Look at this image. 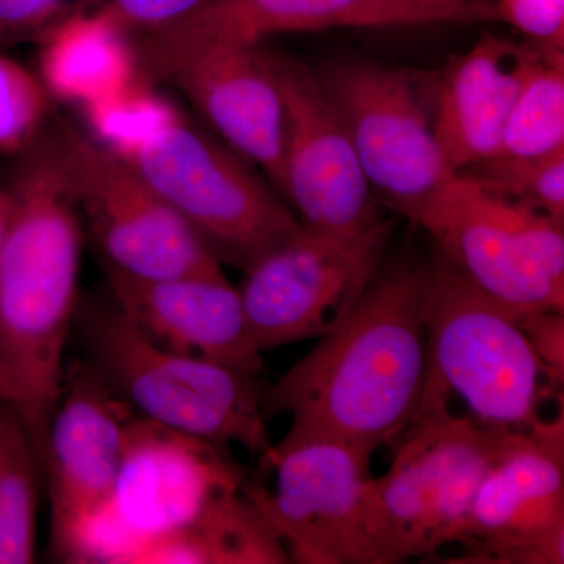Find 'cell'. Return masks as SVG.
Listing matches in <instances>:
<instances>
[{
	"label": "cell",
	"mask_w": 564,
	"mask_h": 564,
	"mask_svg": "<svg viewBox=\"0 0 564 564\" xmlns=\"http://www.w3.org/2000/svg\"><path fill=\"white\" fill-rule=\"evenodd\" d=\"M432 263L380 267L333 333L262 391L265 417L291 415L274 447L333 441L377 452L421 410L426 377L425 306Z\"/></svg>",
	"instance_id": "1"
},
{
	"label": "cell",
	"mask_w": 564,
	"mask_h": 564,
	"mask_svg": "<svg viewBox=\"0 0 564 564\" xmlns=\"http://www.w3.org/2000/svg\"><path fill=\"white\" fill-rule=\"evenodd\" d=\"M18 154L7 187L13 215L0 247V366L41 458L79 306L84 226L52 129Z\"/></svg>",
	"instance_id": "2"
},
{
	"label": "cell",
	"mask_w": 564,
	"mask_h": 564,
	"mask_svg": "<svg viewBox=\"0 0 564 564\" xmlns=\"http://www.w3.org/2000/svg\"><path fill=\"white\" fill-rule=\"evenodd\" d=\"M87 359L133 413L220 447L269 451L256 375L165 350L132 325L117 304L80 303L74 317Z\"/></svg>",
	"instance_id": "3"
},
{
	"label": "cell",
	"mask_w": 564,
	"mask_h": 564,
	"mask_svg": "<svg viewBox=\"0 0 564 564\" xmlns=\"http://www.w3.org/2000/svg\"><path fill=\"white\" fill-rule=\"evenodd\" d=\"M507 432L459 417L443 397L422 400L397 437L388 473L364 486V522L383 564L426 558L458 543Z\"/></svg>",
	"instance_id": "4"
},
{
	"label": "cell",
	"mask_w": 564,
	"mask_h": 564,
	"mask_svg": "<svg viewBox=\"0 0 564 564\" xmlns=\"http://www.w3.org/2000/svg\"><path fill=\"white\" fill-rule=\"evenodd\" d=\"M429 377L423 397H459L473 421L530 429L558 393L513 314L464 281L440 258L426 292Z\"/></svg>",
	"instance_id": "5"
},
{
	"label": "cell",
	"mask_w": 564,
	"mask_h": 564,
	"mask_svg": "<svg viewBox=\"0 0 564 564\" xmlns=\"http://www.w3.org/2000/svg\"><path fill=\"white\" fill-rule=\"evenodd\" d=\"M315 74L375 198L414 223L454 176L436 133L440 73L351 58Z\"/></svg>",
	"instance_id": "6"
},
{
	"label": "cell",
	"mask_w": 564,
	"mask_h": 564,
	"mask_svg": "<svg viewBox=\"0 0 564 564\" xmlns=\"http://www.w3.org/2000/svg\"><path fill=\"white\" fill-rule=\"evenodd\" d=\"M126 161L223 265L248 272L302 229L250 162L184 115Z\"/></svg>",
	"instance_id": "7"
},
{
	"label": "cell",
	"mask_w": 564,
	"mask_h": 564,
	"mask_svg": "<svg viewBox=\"0 0 564 564\" xmlns=\"http://www.w3.org/2000/svg\"><path fill=\"white\" fill-rule=\"evenodd\" d=\"M82 226L102 267L137 278L217 274L223 263L135 169L61 120L52 129Z\"/></svg>",
	"instance_id": "8"
},
{
	"label": "cell",
	"mask_w": 564,
	"mask_h": 564,
	"mask_svg": "<svg viewBox=\"0 0 564 564\" xmlns=\"http://www.w3.org/2000/svg\"><path fill=\"white\" fill-rule=\"evenodd\" d=\"M395 221L337 237L300 229L254 263L239 289L259 351L328 336L361 300L383 265Z\"/></svg>",
	"instance_id": "9"
},
{
	"label": "cell",
	"mask_w": 564,
	"mask_h": 564,
	"mask_svg": "<svg viewBox=\"0 0 564 564\" xmlns=\"http://www.w3.org/2000/svg\"><path fill=\"white\" fill-rule=\"evenodd\" d=\"M226 447L133 414L113 500L88 540L87 563H129L141 545L188 524L212 500L242 488Z\"/></svg>",
	"instance_id": "10"
},
{
	"label": "cell",
	"mask_w": 564,
	"mask_h": 564,
	"mask_svg": "<svg viewBox=\"0 0 564 564\" xmlns=\"http://www.w3.org/2000/svg\"><path fill=\"white\" fill-rule=\"evenodd\" d=\"M499 21L496 0H206L177 24L133 40L141 80L166 84L182 62L220 43L276 33Z\"/></svg>",
	"instance_id": "11"
},
{
	"label": "cell",
	"mask_w": 564,
	"mask_h": 564,
	"mask_svg": "<svg viewBox=\"0 0 564 564\" xmlns=\"http://www.w3.org/2000/svg\"><path fill=\"white\" fill-rule=\"evenodd\" d=\"M452 563H564V415L508 430L478 485Z\"/></svg>",
	"instance_id": "12"
},
{
	"label": "cell",
	"mask_w": 564,
	"mask_h": 564,
	"mask_svg": "<svg viewBox=\"0 0 564 564\" xmlns=\"http://www.w3.org/2000/svg\"><path fill=\"white\" fill-rule=\"evenodd\" d=\"M133 414L87 362L69 367L41 452L58 562L85 563L93 529L117 491Z\"/></svg>",
	"instance_id": "13"
},
{
	"label": "cell",
	"mask_w": 564,
	"mask_h": 564,
	"mask_svg": "<svg viewBox=\"0 0 564 564\" xmlns=\"http://www.w3.org/2000/svg\"><path fill=\"white\" fill-rule=\"evenodd\" d=\"M372 456L333 441L272 444L261 456L262 469L276 477L274 489L250 481L245 489L291 563L383 564L362 514Z\"/></svg>",
	"instance_id": "14"
},
{
	"label": "cell",
	"mask_w": 564,
	"mask_h": 564,
	"mask_svg": "<svg viewBox=\"0 0 564 564\" xmlns=\"http://www.w3.org/2000/svg\"><path fill=\"white\" fill-rule=\"evenodd\" d=\"M265 52L284 104L280 191L295 217L328 236L372 231L386 218L317 74L284 52Z\"/></svg>",
	"instance_id": "15"
},
{
	"label": "cell",
	"mask_w": 564,
	"mask_h": 564,
	"mask_svg": "<svg viewBox=\"0 0 564 564\" xmlns=\"http://www.w3.org/2000/svg\"><path fill=\"white\" fill-rule=\"evenodd\" d=\"M436 256L505 311H564V284L552 280L519 240L507 199L462 176L445 182L415 217Z\"/></svg>",
	"instance_id": "16"
},
{
	"label": "cell",
	"mask_w": 564,
	"mask_h": 564,
	"mask_svg": "<svg viewBox=\"0 0 564 564\" xmlns=\"http://www.w3.org/2000/svg\"><path fill=\"white\" fill-rule=\"evenodd\" d=\"M111 302L144 337L165 350L261 372L239 289L225 273L137 278L104 267Z\"/></svg>",
	"instance_id": "17"
},
{
	"label": "cell",
	"mask_w": 564,
	"mask_h": 564,
	"mask_svg": "<svg viewBox=\"0 0 564 564\" xmlns=\"http://www.w3.org/2000/svg\"><path fill=\"white\" fill-rule=\"evenodd\" d=\"M166 84L180 88L223 143L280 188L284 104L265 44H212L182 62Z\"/></svg>",
	"instance_id": "18"
},
{
	"label": "cell",
	"mask_w": 564,
	"mask_h": 564,
	"mask_svg": "<svg viewBox=\"0 0 564 564\" xmlns=\"http://www.w3.org/2000/svg\"><path fill=\"white\" fill-rule=\"evenodd\" d=\"M547 52L485 33L440 70L436 133L452 173L497 154L516 99Z\"/></svg>",
	"instance_id": "19"
},
{
	"label": "cell",
	"mask_w": 564,
	"mask_h": 564,
	"mask_svg": "<svg viewBox=\"0 0 564 564\" xmlns=\"http://www.w3.org/2000/svg\"><path fill=\"white\" fill-rule=\"evenodd\" d=\"M36 44L47 95L80 109L139 79L131 36L99 9L70 18Z\"/></svg>",
	"instance_id": "20"
},
{
	"label": "cell",
	"mask_w": 564,
	"mask_h": 564,
	"mask_svg": "<svg viewBox=\"0 0 564 564\" xmlns=\"http://www.w3.org/2000/svg\"><path fill=\"white\" fill-rule=\"evenodd\" d=\"M245 484L212 500L188 524L141 545L129 563H291L280 538L248 496Z\"/></svg>",
	"instance_id": "21"
},
{
	"label": "cell",
	"mask_w": 564,
	"mask_h": 564,
	"mask_svg": "<svg viewBox=\"0 0 564 564\" xmlns=\"http://www.w3.org/2000/svg\"><path fill=\"white\" fill-rule=\"evenodd\" d=\"M41 458L17 404L0 402V564L35 562Z\"/></svg>",
	"instance_id": "22"
},
{
	"label": "cell",
	"mask_w": 564,
	"mask_h": 564,
	"mask_svg": "<svg viewBox=\"0 0 564 564\" xmlns=\"http://www.w3.org/2000/svg\"><path fill=\"white\" fill-rule=\"evenodd\" d=\"M564 150V52H547L516 99L496 155L538 158Z\"/></svg>",
	"instance_id": "23"
},
{
	"label": "cell",
	"mask_w": 564,
	"mask_h": 564,
	"mask_svg": "<svg viewBox=\"0 0 564 564\" xmlns=\"http://www.w3.org/2000/svg\"><path fill=\"white\" fill-rule=\"evenodd\" d=\"M91 139L122 159L135 154L148 141L181 117V111L155 85L140 77L120 91L82 107Z\"/></svg>",
	"instance_id": "24"
},
{
	"label": "cell",
	"mask_w": 564,
	"mask_h": 564,
	"mask_svg": "<svg viewBox=\"0 0 564 564\" xmlns=\"http://www.w3.org/2000/svg\"><path fill=\"white\" fill-rule=\"evenodd\" d=\"M455 174L564 225V150L538 158L494 155Z\"/></svg>",
	"instance_id": "25"
},
{
	"label": "cell",
	"mask_w": 564,
	"mask_h": 564,
	"mask_svg": "<svg viewBox=\"0 0 564 564\" xmlns=\"http://www.w3.org/2000/svg\"><path fill=\"white\" fill-rule=\"evenodd\" d=\"M50 99L39 74L0 51V152L18 154L40 135Z\"/></svg>",
	"instance_id": "26"
},
{
	"label": "cell",
	"mask_w": 564,
	"mask_h": 564,
	"mask_svg": "<svg viewBox=\"0 0 564 564\" xmlns=\"http://www.w3.org/2000/svg\"><path fill=\"white\" fill-rule=\"evenodd\" d=\"M101 0H0V51L40 43L54 29L96 10Z\"/></svg>",
	"instance_id": "27"
},
{
	"label": "cell",
	"mask_w": 564,
	"mask_h": 564,
	"mask_svg": "<svg viewBox=\"0 0 564 564\" xmlns=\"http://www.w3.org/2000/svg\"><path fill=\"white\" fill-rule=\"evenodd\" d=\"M204 2L206 0H101L98 9L135 40L177 24Z\"/></svg>",
	"instance_id": "28"
},
{
	"label": "cell",
	"mask_w": 564,
	"mask_h": 564,
	"mask_svg": "<svg viewBox=\"0 0 564 564\" xmlns=\"http://www.w3.org/2000/svg\"><path fill=\"white\" fill-rule=\"evenodd\" d=\"M499 21L514 25L529 43L543 51L563 52L564 0H496Z\"/></svg>",
	"instance_id": "29"
},
{
	"label": "cell",
	"mask_w": 564,
	"mask_h": 564,
	"mask_svg": "<svg viewBox=\"0 0 564 564\" xmlns=\"http://www.w3.org/2000/svg\"><path fill=\"white\" fill-rule=\"evenodd\" d=\"M555 388L564 383V311H536L516 317Z\"/></svg>",
	"instance_id": "30"
},
{
	"label": "cell",
	"mask_w": 564,
	"mask_h": 564,
	"mask_svg": "<svg viewBox=\"0 0 564 564\" xmlns=\"http://www.w3.org/2000/svg\"><path fill=\"white\" fill-rule=\"evenodd\" d=\"M11 215H13V198H11L9 188L0 187V247H2L3 239H6Z\"/></svg>",
	"instance_id": "31"
},
{
	"label": "cell",
	"mask_w": 564,
	"mask_h": 564,
	"mask_svg": "<svg viewBox=\"0 0 564 564\" xmlns=\"http://www.w3.org/2000/svg\"><path fill=\"white\" fill-rule=\"evenodd\" d=\"M0 402L17 404V392H14L10 377L7 375L6 370H3L2 366H0Z\"/></svg>",
	"instance_id": "32"
}]
</instances>
